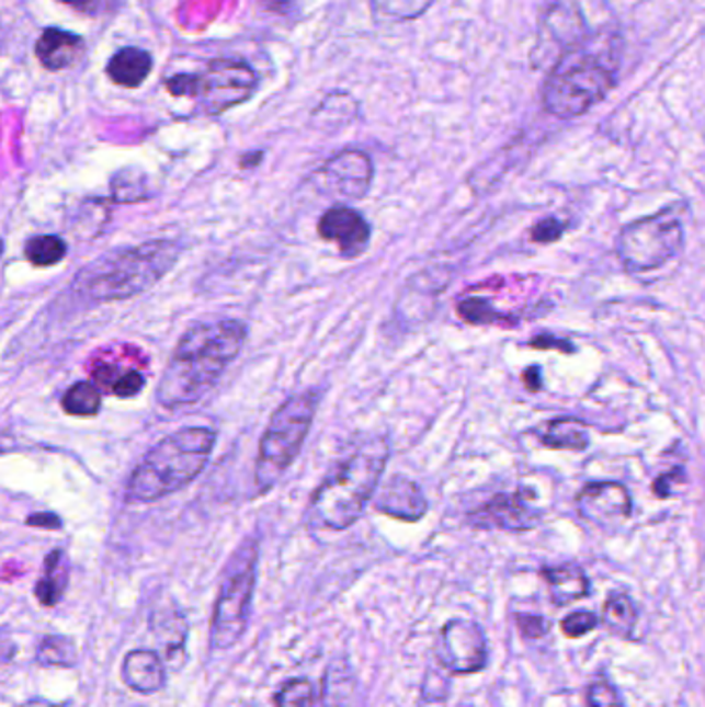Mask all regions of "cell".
Masks as SVG:
<instances>
[{
	"instance_id": "1",
	"label": "cell",
	"mask_w": 705,
	"mask_h": 707,
	"mask_svg": "<svg viewBox=\"0 0 705 707\" xmlns=\"http://www.w3.org/2000/svg\"><path fill=\"white\" fill-rule=\"evenodd\" d=\"M249 329L238 319L200 321L189 327L166 364L156 399L166 410L200 401L235 363Z\"/></svg>"
},
{
	"instance_id": "2",
	"label": "cell",
	"mask_w": 705,
	"mask_h": 707,
	"mask_svg": "<svg viewBox=\"0 0 705 707\" xmlns=\"http://www.w3.org/2000/svg\"><path fill=\"white\" fill-rule=\"evenodd\" d=\"M181 259L177 240H149L93 259L72 277L71 292L86 303L127 300L153 288Z\"/></svg>"
},
{
	"instance_id": "3",
	"label": "cell",
	"mask_w": 705,
	"mask_h": 707,
	"mask_svg": "<svg viewBox=\"0 0 705 707\" xmlns=\"http://www.w3.org/2000/svg\"><path fill=\"white\" fill-rule=\"evenodd\" d=\"M389 461L383 436L371 438L329 471L308 505V524L317 529L344 532L361 520L375 499L380 476Z\"/></svg>"
},
{
	"instance_id": "4",
	"label": "cell",
	"mask_w": 705,
	"mask_h": 707,
	"mask_svg": "<svg viewBox=\"0 0 705 707\" xmlns=\"http://www.w3.org/2000/svg\"><path fill=\"white\" fill-rule=\"evenodd\" d=\"M216 441V433L207 426H186L163 436L130 474L127 501L156 503L189 487L207 466Z\"/></svg>"
},
{
	"instance_id": "5",
	"label": "cell",
	"mask_w": 705,
	"mask_h": 707,
	"mask_svg": "<svg viewBox=\"0 0 705 707\" xmlns=\"http://www.w3.org/2000/svg\"><path fill=\"white\" fill-rule=\"evenodd\" d=\"M613 48L588 37L557 60L544 83L546 112L557 118H576L594 109L615 88Z\"/></svg>"
},
{
	"instance_id": "6",
	"label": "cell",
	"mask_w": 705,
	"mask_h": 707,
	"mask_svg": "<svg viewBox=\"0 0 705 707\" xmlns=\"http://www.w3.org/2000/svg\"><path fill=\"white\" fill-rule=\"evenodd\" d=\"M321 396L323 391L310 387L294 394L273 412L254 461V484L259 492L272 490L303 452Z\"/></svg>"
},
{
	"instance_id": "7",
	"label": "cell",
	"mask_w": 705,
	"mask_h": 707,
	"mask_svg": "<svg viewBox=\"0 0 705 707\" xmlns=\"http://www.w3.org/2000/svg\"><path fill=\"white\" fill-rule=\"evenodd\" d=\"M257 540L247 538L224 569L209 629V646L214 650H228L247 634L257 588Z\"/></svg>"
},
{
	"instance_id": "8",
	"label": "cell",
	"mask_w": 705,
	"mask_h": 707,
	"mask_svg": "<svg viewBox=\"0 0 705 707\" xmlns=\"http://www.w3.org/2000/svg\"><path fill=\"white\" fill-rule=\"evenodd\" d=\"M616 256L629 273L656 272L685 249L683 221L667 207L627 224L616 236Z\"/></svg>"
},
{
	"instance_id": "9",
	"label": "cell",
	"mask_w": 705,
	"mask_h": 707,
	"mask_svg": "<svg viewBox=\"0 0 705 707\" xmlns=\"http://www.w3.org/2000/svg\"><path fill=\"white\" fill-rule=\"evenodd\" d=\"M172 95H186L200 102L207 114H221L253 98L259 79L242 60H214L197 75H177L168 79Z\"/></svg>"
},
{
	"instance_id": "10",
	"label": "cell",
	"mask_w": 705,
	"mask_h": 707,
	"mask_svg": "<svg viewBox=\"0 0 705 707\" xmlns=\"http://www.w3.org/2000/svg\"><path fill=\"white\" fill-rule=\"evenodd\" d=\"M590 37L588 23L576 0H550L538 23V39L532 53L534 67H555L571 48Z\"/></svg>"
},
{
	"instance_id": "11",
	"label": "cell",
	"mask_w": 705,
	"mask_h": 707,
	"mask_svg": "<svg viewBox=\"0 0 705 707\" xmlns=\"http://www.w3.org/2000/svg\"><path fill=\"white\" fill-rule=\"evenodd\" d=\"M434 658L441 669L455 676L485 671L489 662V641L485 629L471 618L447 620L436 637Z\"/></svg>"
},
{
	"instance_id": "12",
	"label": "cell",
	"mask_w": 705,
	"mask_h": 707,
	"mask_svg": "<svg viewBox=\"0 0 705 707\" xmlns=\"http://www.w3.org/2000/svg\"><path fill=\"white\" fill-rule=\"evenodd\" d=\"M317 189L333 199L356 201L368 193L373 163L362 151L350 149L327 160L312 176Z\"/></svg>"
},
{
	"instance_id": "13",
	"label": "cell",
	"mask_w": 705,
	"mask_h": 707,
	"mask_svg": "<svg viewBox=\"0 0 705 707\" xmlns=\"http://www.w3.org/2000/svg\"><path fill=\"white\" fill-rule=\"evenodd\" d=\"M632 494L621 482H590L579 490L578 511L594 526H616L632 515Z\"/></svg>"
},
{
	"instance_id": "14",
	"label": "cell",
	"mask_w": 705,
	"mask_h": 707,
	"mask_svg": "<svg viewBox=\"0 0 705 707\" xmlns=\"http://www.w3.org/2000/svg\"><path fill=\"white\" fill-rule=\"evenodd\" d=\"M543 515L532 508L522 492L494 494L480 509L470 513V524L480 529H507V532H527L541 524Z\"/></svg>"
},
{
	"instance_id": "15",
	"label": "cell",
	"mask_w": 705,
	"mask_h": 707,
	"mask_svg": "<svg viewBox=\"0 0 705 707\" xmlns=\"http://www.w3.org/2000/svg\"><path fill=\"white\" fill-rule=\"evenodd\" d=\"M317 232L327 242L338 244V251L345 259L361 256L371 244L368 221L364 219L361 212H356L354 207H348V205L329 207L319 219Z\"/></svg>"
},
{
	"instance_id": "16",
	"label": "cell",
	"mask_w": 705,
	"mask_h": 707,
	"mask_svg": "<svg viewBox=\"0 0 705 707\" xmlns=\"http://www.w3.org/2000/svg\"><path fill=\"white\" fill-rule=\"evenodd\" d=\"M375 508L401 522H418L427 515L429 501L418 482L398 474L383 484L379 494H375Z\"/></svg>"
},
{
	"instance_id": "17",
	"label": "cell",
	"mask_w": 705,
	"mask_h": 707,
	"mask_svg": "<svg viewBox=\"0 0 705 707\" xmlns=\"http://www.w3.org/2000/svg\"><path fill=\"white\" fill-rule=\"evenodd\" d=\"M123 683L139 695L160 693L168 683L163 658L153 650H130L121 666Z\"/></svg>"
},
{
	"instance_id": "18",
	"label": "cell",
	"mask_w": 705,
	"mask_h": 707,
	"mask_svg": "<svg viewBox=\"0 0 705 707\" xmlns=\"http://www.w3.org/2000/svg\"><path fill=\"white\" fill-rule=\"evenodd\" d=\"M359 674L348 658H336L327 664L321 683L323 707H362Z\"/></svg>"
},
{
	"instance_id": "19",
	"label": "cell",
	"mask_w": 705,
	"mask_h": 707,
	"mask_svg": "<svg viewBox=\"0 0 705 707\" xmlns=\"http://www.w3.org/2000/svg\"><path fill=\"white\" fill-rule=\"evenodd\" d=\"M83 48V37L58 27H48L36 42V56L48 71H62L81 58Z\"/></svg>"
},
{
	"instance_id": "20",
	"label": "cell",
	"mask_w": 705,
	"mask_h": 707,
	"mask_svg": "<svg viewBox=\"0 0 705 707\" xmlns=\"http://www.w3.org/2000/svg\"><path fill=\"white\" fill-rule=\"evenodd\" d=\"M543 578L548 585L550 602L562 608L571 602L590 596V578L579 567L578 562H562L555 567H544Z\"/></svg>"
},
{
	"instance_id": "21",
	"label": "cell",
	"mask_w": 705,
	"mask_h": 707,
	"mask_svg": "<svg viewBox=\"0 0 705 707\" xmlns=\"http://www.w3.org/2000/svg\"><path fill=\"white\" fill-rule=\"evenodd\" d=\"M151 627L166 660L174 662V666L179 669V664L186 658V618L181 611H158L151 617Z\"/></svg>"
},
{
	"instance_id": "22",
	"label": "cell",
	"mask_w": 705,
	"mask_h": 707,
	"mask_svg": "<svg viewBox=\"0 0 705 707\" xmlns=\"http://www.w3.org/2000/svg\"><path fill=\"white\" fill-rule=\"evenodd\" d=\"M69 588V559L65 550L56 548L44 559L42 578L34 588V596L46 608H55Z\"/></svg>"
},
{
	"instance_id": "23",
	"label": "cell",
	"mask_w": 705,
	"mask_h": 707,
	"mask_svg": "<svg viewBox=\"0 0 705 707\" xmlns=\"http://www.w3.org/2000/svg\"><path fill=\"white\" fill-rule=\"evenodd\" d=\"M541 443L559 452H585L590 447V431L578 418H553L543 431Z\"/></svg>"
},
{
	"instance_id": "24",
	"label": "cell",
	"mask_w": 705,
	"mask_h": 707,
	"mask_svg": "<svg viewBox=\"0 0 705 707\" xmlns=\"http://www.w3.org/2000/svg\"><path fill=\"white\" fill-rule=\"evenodd\" d=\"M106 73L121 88H139L151 73V56L141 48L127 46L110 58Z\"/></svg>"
},
{
	"instance_id": "25",
	"label": "cell",
	"mask_w": 705,
	"mask_h": 707,
	"mask_svg": "<svg viewBox=\"0 0 705 707\" xmlns=\"http://www.w3.org/2000/svg\"><path fill=\"white\" fill-rule=\"evenodd\" d=\"M602 623L611 634L634 641L635 629H637V620H639V608L635 604L634 598L625 592H613L604 606H602Z\"/></svg>"
},
{
	"instance_id": "26",
	"label": "cell",
	"mask_w": 705,
	"mask_h": 707,
	"mask_svg": "<svg viewBox=\"0 0 705 707\" xmlns=\"http://www.w3.org/2000/svg\"><path fill=\"white\" fill-rule=\"evenodd\" d=\"M36 664L44 669H75L79 652L71 637L67 635H42L36 643Z\"/></svg>"
},
{
	"instance_id": "27",
	"label": "cell",
	"mask_w": 705,
	"mask_h": 707,
	"mask_svg": "<svg viewBox=\"0 0 705 707\" xmlns=\"http://www.w3.org/2000/svg\"><path fill=\"white\" fill-rule=\"evenodd\" d=\"M457 312L466 323H471V326H518L515 317L501 312L485 298H466V300H462L457 305Z\"/></svg>"
},
{
	"instance_id": "28",
	"label": "cell",
	"mask_w": 705,
	"mask_h": 707,
	"mask_svg": "<svg viewBox=\"0 0 705 707\" xmlns=\"http://www.w3.org/2000/svg\"><path fill=\"white\" fill-rule=\"evenodd\" d=\"M434 0H371L373 15L380 23H401L424 15Z\"/></svg>"
},
{
	"instance_id": "29",
	"label": "cell",
	"mask_w": 705,
	"mask_h": 707,
	"mask_svg": "<svg viewBox=\"0 0 705 707\" xmlns=\"http://www.w3.org/2000/svg\"><path fill=\"white\" fill-rule=\"evenodd\" d=\"M102 408V391L95 383H75L62 396V410L69 417H95Z\"/></svg>"
},
{
	"instance_id": "30",
	"label": "cell",
	"mask_w": 705,
	"mask_h": 707,
	"mask_svg": "<svg viewBox=\"0 0 705 707\" xmlns=\"http://www.w3.org/2000/svg\"><path fill=\"white\" fill-rule=\"evenodd\" d=\"M25 259L36 267H53L67 254V242L53 235L34 236L25 242Z\"/></svg>"
},
{
	"instance_id": "31",
	"label": "cell",
	"mask_w": 705,
	"mask_h": 707,
	"mask_svg": "<svg viewBox=\"0 0 705 707\" xmlns=\"http://www.w3.org/2000/svg\"><path fill=\"white\" fill-rule=\"evenodd\" d=\"M275 707H315V687L308 679H289L273 695Z\"/></svg>"
},
{
	"instance_id": "32",
	"label": "cell",
	"mask_w": 705,
	"mask_h": 707,
	"mask_svg": "<svg viewBox=\"0 0 705 707\" xmlns=\"http://www.w3.org/2000/svg\"><path fill=\"white\" fill-rule=\"evenodd\" d=\"M585 704L588 707H627L623 695L609 679H596L588 685Z\"/></svg>"
},
{
	"instance_id": "33",
	"label": "cell",
	"mask_w": 705,
	"mask_h": 707,
	"mask_svg": "<svg viewBox=\"0 0 705 707\" xmlns=\"http://www.w3.org/2000/svg\"><path fill=\"white\" fill-rule=\"evenodd\" d=\"M602 618L598 617L592 611H573L567 617H562L561 631L569 639H579L583 635L596 631Z\"/></svg>"
},
{
	"instance_id": "34",
	"label": "cell",
	"mask_w": 705,
	"mask_h": 707,
	"mask_svg": "<svg viewBox=\"0 0 705 707\" xmlns=\"http://www.w3.org/2000/svg\"><path fill=\"white\" fill-rule=\"evenodd\" d=\"M515 625L520 635L527 641H538L546 635L550 634L553 623L544 615H534V613H518L515 615Z\"/></svg>"
},
{
	"instance_id": "35",
	"label": "cell",
	"mask_w": 705,
	"mask_h": 707,
	"mask_svg": "<svg viewBox=\"0 0 705 707\" xmlns=\"http://www.w3.org/2000/svg\"><path fill=\"white\" fill-rule=\"evenodd\" d=\"M567 230V224L557 218H546L541 219L538 224L532 226L530 230V238L538 244H550V242H557Z\"/></svg>"
},
{
	"instance_id": "36",
	"label": "cell",
	"mask_w": 705,
	"mask_h": 707,
	"mask_svg": "<svg viewBox=\"0 0 705 707\" xmlns=\"http://www.w3.org/2000/svg\"><path fill=\"white\" fill-rule=\"evenodd\" d=\"M687 482V478H685V471H683V468H674V470H670L669 474H662L656 482H653V490H656V494L658 497H670L672 492H674V487H683Z\"/></svg>"
},
{
	"instance_id": "37",
	"label": "cell",
	"mask_w": 705,
	"mask_h": 707,
	"mask_svg": "<svg viewBox=\"0 0 705 707\" xmlns=\"http://www.w3.org/2000/svg\"><path fill=\"white\" fill-rule=\"evenodd\" d=\"M25 524L30 527H44V529H60V527H62L60 517L55 515V513H48V511L30 515V517L25 520Z\"/></svg>"
},
{
	"instance_id": "38",
	"label": "cell",
	"mask_w": 705,
	"mask_h": 707,
	"mask_svg": "<svg viewBox=\"0 0 705 707\" xmlns=\"http://www.w3.org/2000/svg\"><path fill=\"white\" fill-rule=\"evenodd\" d=\"M530 345H532V347H543V350H548V347H559V350L565 352V354L576 352V345L571 344V342H567V340H562V338H550V335H538V338H534V340L530 342Z\"/></svg>"
},
{
	"instance_id": "39",
	"label": "cell",
	"mask_w": 705,
	"mask_h": 707,
	"mask_svg": "<svg viewBox=\"0 0 705 707\" xmlns=\"http://www.w3.org/2000/svg\"><path fill=\"white\" fill-rule=\"evenodd\" d=\"M522 379H524V385L525 389L527 391H532V394H536V391H541L543 389V368L541 366H527L524 370V375H522Z\"/></svg>"
},
{
	"instance_id": "40",
	"label": "cell",
	"mask_w": 705,
	"mask_h": 707,
	"mask_svg": "<svg viewBox=\"0 0 705 707\" xmlns=\"http://www.w3.org/2000/svg\"><path fill=\"white\" fill-rule=\"evenodd\" d=\"M60 2L69 4V7L77 9V11H88L95 0H60Z\"/></svg>"
},
{
	"instance_id": "41",
	"label": "cell",
	"mask_w": 705,
	"mask_h": 707,
	"mask_svg": "<svg viewBox=\"0 0 705 707\" xmlns=\"http://www.w3.org/2000/svg\"><path fill=\"white\" fill-rule=\"evenodd\" d=\"M19 707H56L55 704H50V702H46V699H42V697H34V699H30V702H25V704H21Z\"/></svg>"
}]
</instances>
